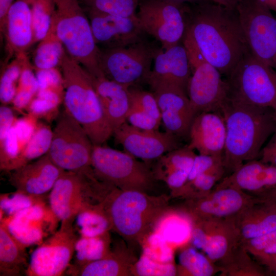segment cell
Returning <instances> with one entry per match:
<instances>
[{"label": "cell", "mask_w": 276, "mask_h": 276, "mask_svg": "<svg viewBox=\"0 0 276 276\" xmlns=\"http://www.w3.org/2000/svg\"><path fill=\"white\" fill-rule=\"evenodd\" d=\"M186 32L205 59L227 78L249 52L236 9L209 0L186 6Z\"/></svg>", "instance_id": "6da1fadb"}, {"label": "cell", "mask_w": 276, "mask_h": 276, "mask_svg": "<svg viewBox=\"0 0 276 276\" xmlns=\"http://www.w3.org/2000/svg\"><path fill=\"white\" fill-rule=\"evenodd\" d=\"M219 112L226 126L223 165L232 173L244 163L260 156L265 143L276 131V113L227 97Z\"/></svg>", "instance_id": "7a4b0ae2"}, {"label": "cell", "mask_w": 276, "mask_h": 276, "mask_svg": "<svg viewBox=\"0 0 276 276\" xmlns=\"http://www.w3.org/2000/svg\"><path fill=\"white\" fill-rule=\"evenodd\" d=\"M60 67L63 77L64 110L84 129L93 145L113 134L86 70L65 50Z\"/></svg>", "instance_id": "3957f363"}, {"label": "cell", "mask_w": 276, "mask_h": 276, "mask_svg": "<svg viewBox=\"0 0 276 276\" xmlns=\"http://www.w3.org/2000/svg\"><path fill=\"white\" fill-rule=\"evenodd\" d=\"M169 198L113 186L100 202L111 229L130 241L144 240L168 210Z\"/></svg>", "instance_id": "277c9868"}, {"label": "cell", "mask_w": 276, "mask_h": 276, "mask_svg": "<svg viewBox=\"0 0 276 276\" xmlns=\"http://www.w3.org/2000/svg\"><path fill=\"white\" fill-rule=\"evenodd\" d=\"M52 19L56 34L66 52L93 77L105 76L99 65L100 49L90 21L79 0H54Z\"/></svg>", "instance_id": "5b68a950"}, {"label": "cell", "mask_w": 276, "mask_h": 276, "mask_svg": "<svg viewBox=\"0 0 276 276\" xmlns=\"http://www.w3.org/2000/svg\"><path fill=\"white\" fill-rule=\"evenodd\" d=\"M225 80L228 99L269 107L276 113V71L258 60L250 51Z\"/></svg>", "instance_id": "8992f818"}, {"label": "cell", "mask_w": 276, "mask_h": 276, "mask_svg": "<svg viewBox=\"0 0 276 276\" xmlns=\"http://www.w3.org/2000/svg\"><path fill=\"white\" fill-rule=\"evenodd\" d=\"M91 167L98 179L121 190L147 193L155 179L153 172L133 156L102 145H93Z\"/></svg>", "instance_id": "52a82bcc"}, {"label": "cell", "mask_w": 276, "mask_h": 276, "mask_svg": "<svg viewBox=\"0 0 276 276\" xmlns=\"http://www.w3.org/2000/svg\"><path fill=\"white\" fill-rule=\"evenodd\" d=\"M182 43L191 70L187 94L196 114L219 111L227 97V84L220 72L208 62L186 32Z\"/></svg>", "instance_id": "ba28073f"}, {"label": "cell", "mask_w": 276, "mask_h": 276, "mask_svg": "<svg viewBox=\"0 0 276 276\" xmlns=\"http://www.w3.org/2000/svg\"><path fill=\"white\" fill-rule=\"evenodd\" d=\"M93 146L83 128L64 109L60 112L47 153L51 160L65 171L94 174Z\"/></svg>", "instance_id": "9c48e42d"}, {"label": "cell", "mask_w": 276, "mask_h": 276, "mask_svg": "<svg viewBox=\"0 0 276 276\" xmlns=\"http://www.w3.org/2000/svg\"><path fill=\"white\" fill-rule=\"evenodd\" d=\"M100 49L99 65L104 76L130 87L147 81L158 48L143 39L126 47Z\"/></svg>", "instance_id": "30bf717a"}, {"label": "cell", "mask_w": 276, "mask_h": 276, "mask_svg": "<svg viewBox=\"0 0 276 276\" xmlns=\"http://www.w3.org/2000/svg\"><path fill=\"white\" fill-rule=\"evenodd\" d=\"M236 10L250 52L276 71V17L257 0H239Z\"/></svg>", "instance_id": "8fae6325"}, {"label": "cell", "mask_w": 276, "mask_h": 276, "mask_svg": "<svg viewBox=\"0 0 276 276\" xmlns=\"http://www.w3.org/2000/svg\"><path fill=\"white\" fill-rule=\"evenodd\" d=\"M186 6L160 0L141 1L136 16L145 33L167 49L182 42L187 30Z\"/></svg>", "instance_id": "7c38bea8"}, {"label": "cell", "mask_w": 276, "mask_h": 276, "mask_svg": "<svg viewBox=\"0 0 276 276\" xmlns=\"http://www.w3.org/2000/svg\"><path fill=\"white\" fill-rule=\"evenodd\" d=\"M97 181L95 174L63 172L49 197V206L61 224L73 225L83 207L87 203H92L90 198H96Z\"/></svg>", "instance_id": "4fadbf2b"}, {"label": "cell", "mask_w": 276, "mask_h": 276, "mask_svg": "<svg viewBox=\"0 0 276 276\" xmlns=\"http://www.w3.org/2000/svg\"><path fill=\"white\" fill-rule=\"evenodd\" d=\"M234 216L192 221L190 241L219 266L230 258L241 243Z\"/></svg>", "instance_id": "5bb4252c"}, {"label": "cell", "mask_w": 276, "mask_h": 276, "mask_svg": "<svg viewBox=\"0 0 276 276\" xmlns=\"http://www.w3.org/2000/svg\"><path fill=\"white\" fill-rule=\"evenodd\" d=\"M78 237L73 225L61 224L32 252L26 274L29 276H60L67 270Z\"/></svg>", "instance_id": "9a60e30c"}, {"label": "cell", "mask_w": 276, "mask_h": 276, "mask_svg": "<svg viewBox=\"0 0 276 276\" xmlns=\"http://www.w3.org/2000/svg\"><path fill=\"white\" fill-rule=\"evenodd\" d=\"M256 197L233 187H216L203 196L185 199L181 208L192 221L235 216Z\"/></svg>", "instance_id": "2e32d148"}, {"label": "cell", "mask_w": 276, "mask_h": 276, "mask_svg": "<svg viewBox=\"0 0 276 276\" xmlns=\"http://www.w3.org/2000/svg\"><path fill=\"white\" fill-rule=\"evenodd\" d=\"M153 63L147 81L152 92L173 89L187 94L191 70L182 42L167 49H157Z\"/></svg>", "instance_id": "e0dca14e"}, {"label": "cell", "mask_w": 276, "mask_h": 276, "mask_svg": "<svg viewBox=\"0 0 276 276\" xmlns=\"http://www.w3.org/2000/svg\"><path fill=\"white\" fill-rule=\"evenodd\" d=\"M84 9L90 21L96 42L101 48L126 47L143 39L145 32L136 14L123 17Z\"/></svg>", "instance_id": "ac0fdd59"}, {"label": "cell", "mask_w": 276, "mask_h": 276, "mask_svg": "<svg viewBox=\"0 0 276 276\" xmlns=\"http://www.w3.org/2000/svg\"><path fill=\"white\" fill-rule=\"evenodd\" d=\"M112 135L125 152L145 160L158 159L179 148L177 137L167 131L141 130L127 122L115 129Z\"/></svg>", "instance_id": "d6986e66"}, {"label": "cell", "mask_w": 276, "mask_h": 276, "mask_svg": "<svg viewBox=\"0 0 276 276\" xmlns=\"http://www.w3.org/2000/svg\"><path fill=\"white\" fill-rule=\"evenodd\" d=\"M56 221L59 220L50 206L42 203L5 217L1 222L4 223L11 234L27 247L42 243L46 235L47 226H55Z\"/></svg>", "instance_id": "ffe728a7"}, {"label": "cell", "mask_w": 276, "mask_h": 276, "mask_svg": "<svg viewBox=\"0 0 276 276\" xmlns=\"http://www.w3.org/2000/svg\"><path fill=\"white\" fill-rule=\"evenodd\" d=\"M189 138L187 146L199 154L223 157L226 126L222 114L209 111L197 114L192 122Z\"/></svg>", "instance_id": "44dd1931"}, {"label": "cell", "mask_w": 276, "mask_h": 276, "mask_svg": "<svg viewBox=\"0 0 276 276\" xmlns=\"http://www.w3.org/2000/svg\"><path fill=\"white\" fill-rule=\"evenodd\" d=\"M64 171L55 165L47 153L10 172L9 181L17 191L41 196L51 191Z\"/></svg>", "instance_id": "7402d4cb"}, {"label": "cell", "mask_w": 276, "mask_h": 276, "mask_svg": "<svg viewBox=\"0 0 276 276\" xmlns=\"http://www.w3.org/2000/svg\"><path fill=\"white\" fill-rule=\"evenodd\" d=\"M215 187H233L257 197L276 189V166L260 159L249 160L223 177Z\"/></svg>", "instance_id": "603a6c76"}, {"label": "cell", "mask_w": 276, "mask_h": 276, "mask_svg": "<svg viewBox=\"0 0 276 276\" xmlns=\"http://www.w3.org/2000/svg\"><path fill=\"white\" fill-rule=\"evenodd\" d=\"M157 100L166 131L178 137H189L190 128L196 114L188 95L177 90L152 92Z\"/></svg>", "instance_id": "cb8c5ba5"}, {"label": "cell", "mask_w": 276, "mask_h": 276, "mask_svg": "<svg viewBox=\"0 0 276 276\" xmlns=\"http://www.w3.org/2000/svg\"><path fill=\"white\" fill-rule=\"evenodd\" d=\"M9 56L26 53L34 43L31 7L28 0H15L7 12L3 32ZM2 38V37H1Z\"/></svg>", "instance_id": "d4e9b609"}, {"label": "cell", "mask_w": 276, "mask_h": 276, "mask_svg": "<svg viewBox=\"0 0 276 276\" xmlns=\"http://www.w3.org/2000/svg\"><path fill=\"white\" fill-rule=\"evenodd\" d=\"M90 77L104 114L113 132L126 122L131 106L129 87L105 76Z\"/></svg>", "instance_id": "484cf974"}, {"label": "cell", "mask_w": 276, "mask_h": 276, "mask_svg": "<svg viewBox=\"0 0 276 276\" xmlns=\"http://www.w3.org/2000/svg\"><path fill=\"white\" fill-rule=\"evenodd\" d=\"M234 217L242 242L276 229V204L256 197Z\"/></svg>", "instance_id": "4316f807"}, {"label": "cell", "mask_w": 276, "mask_h": 276, "mask_svg": "<svg viewBox=\"0 0 276 276\" xmlns=\"http://www.w3.org/2000/svg\"><path fill=\"white\" fill-rule=\"evenodd\" d=\"M135 262L125 252L116 249L99 260L81 265L72 264L67 271L68 274L76 276L131 275Z\"/></svg>", "instance_id": "83f0119b"}, {"label": "cell", "mask_w": 276, "mask_h": 276, "mask_svg": "<svg viewBox=\"0 0 276 276\" xmlns=\"http://www.w3.org/2000/svg\"><path fill=\"white\" fill-rule=\"evenodd\" d=\"M26 246L10 232L6 224H0V275L16 276L26 273Z\"/></svg>", "instance_id": "f1b7e54d"}, {"label": "cell", "mask_w": 276, "mask_h": 276, "mask_svg": "<svg viewBox=\"0 0 276 276\" xmlns=\"http://www.w3.org/2000/svg\"><path fill=\"white\" fill-rule=\"evenodd\" d=\"M155 232L171 245L190 241L192 229L191 218L183 212L168 210L155 224Z\"/></svg>", "instance_id": "f546056e"}, {"label": "cell", "mask_w": 276, "mask_h": 276, "mask_svg": "<svg viewBox=\"0 0 276 276\" xmlns=\"http://www.w3.org/2000/svg\"><path fill=\"white\" fill-rule=\"evenodd\" d=\"M196 156L187 146L179 147L164 154L160 158L153 173L155 178L163 180L172 175L189 176Z\"/></svg>", "instance_id": "4dcf8cb0"}, {"label": "cell", "mask_w": 276, "mask_h": 276, "mask_svg": "<svg viewBox=\"0 0 276 276\" xmlns=\"http://www.w3.org/2000/svg\"><path fill=\"white\" fill-rule=\"evenodd\" d=\"M65 49L52 24L46 36L39 42L33 56L34 70L60 66Z\"/></svg>", "instance_id": "1f68e13d"}, {"label": "cell", "mask_w": 276, "mask_h": 276, "mask_svg": "<svg viewBox=\"0 0 276 276\" xmlns=\"http://www.w3.org/2000/svg\"><path fill=\"white\" fill-rule=\"evenodd\" d=\"M80 236L95 237L107 233L111 225L105 211L99 203H86L76 219Z\"/></svg>", "instance_id": "d6a6232c"}, {"label": "cell", "mask_w": 276, "mask_h": 276, "mask_svg": "<svg viewBox=\"0 0 276 276\" xmlns=\"http://www.w3.org/2000/svg\"><path fill=\"white\" fill-rule=\"evenodd\" d=\"M179 263L177 274L179 275L213 276L219 274L221 270L220 266L192 246L187 247L181 251Z\"/></svg>", "instance_id": "836d02e7"}, {"label": "cell", "mask_w": 276, "mask_h": 276, "mask_svg": "<svg viewBox=\"0 0 276 276\" xmlns=\"http://www.w3.org/2000/svg\"><path fill=\"white\" fill-rule=\"evenodd\" d=\"M241 243L234 250L230 258L222 265L220 276H266L270 273L263 266L255 261Z\"/></svg>", "instance_id": "e575fe53"}, {"label": "cell", "mask_w": 276, "mask_h": 276, "mask_svg": "<svg viewBox=\"0 0 276 276\" xmlns=\"http://www.w3.org/2000/svg\"><path fill=\"white\" fill-rule=\"evenodd\" d=\"M52 137L53 130L50 126L39 122L32 137L14 162L11 171L47 154L50 149Z\"/></svg>", "instance_id": "d590c367"}, {"label": "cell", "mask_w": 276, "mask_h": 276, "mask_svg": "<svg viewBox=\"0 0 276 276\" xmlns=\"http://www.w3.org/2000/svg\"><path fill=\"white\" fill-rule=\"evenodd\" d=\"M64 90L46 89L38 90L26 110L37 119L51 122L58 117Z\"/></svg>", "instance_id": "8d00e7d4"}, {"label": "cell", "mask_w": 276, "mask_h": 276, "mask_svg": "<svg viewBox=\"0 0 276 276\" xmlns=\"http://www.w3.org/2000/svg\"><path fill=\"white\" fill-rule=\"evenodd\" d=\"M108 232L95 237H78L76 245L75 265H81L99 260L110 251Z\"/></svg>", "instance_id": "74e56055"}, {"label": "cell", "mask_w": 276, "mask_h": 276, "mask_svg": "<svg viewBox=\"0 0 276 276\" xmlns=\"http://www.w3.org/2000/svg\"><path fill=\"white\" fill-rule=\"evenodd\" d=\"M38 91V84L35 73L26 53L22 57V65L16 92L12 104L18 112L26 110Z\"/></svg>", "instance_id": "f35d334b"}, {"label": "cell", "mask_w": 276, "mask_h": 276, "mask_svg": "<svg viewBox=\"0 0 276 276\" xmlns=\"http://www.w3.org/2000/svg\"><path fill=\"white\" fill-rule=\"evenodd\" d=\"M225 173L223 164L217 165L185 183L174 196L189 199L206 195L223 178Z\"/></svg>", "instance_id": "ab89813d"}, {"label": "cell", "mask_w": 276, "mask_h": 276, "mask_svg": "<svg viewBox=\"0 0 276 276\" xmlns=\"http://www.w3.org/2000/svg\"><path fill=\"white\" fill-rule=\"evenodd\" d=\"M242 244L257 262L265 267L269 272L276 260V229L243 241Z\"/></svg>", "instance_id": "60d3db41"}, {"label": "cell", "mask_w": 276, "mask_h": 276, "mask_svg": "<svg viewBox=\"0 0 276 276\" xmlns=\"http://www.w3.org/2000/svg\"><path fill=\"white\" fill-rule=\"evenodd\" d=\"M32 14L34 42H39L48 33L56 6L54 0H28Z\"/></svg>", "instance_id": "b9f144b4"}, {"label": "cell", "mask_w": 276, "mask_h": 276, "mask_svg": "<svg viewBox=\"0 0 276 276\" xmlns=\"http://www.w3.org/2000/svg\"><path fill=\"white\" fill-rule=\"evenodd\" d=\"M24 53L15 57L3 70L0 79V101L2 104L12 103L15 95L21 72Z\"/></svg>", "instance_id": "7bdbcfd3"}, {"label": "cell", "mask_w": 276, "mask_h": 276, "mask_svg": "<svg viewBox=\"0 0 276 276\" xmlns=\"http://www.w3.org/2000/svg\"><path fill=\"white\" fill-rule=\"evenodd\" d=\"M84 9L113 15L130 17L136 14L141 0H79Z\"/></svg>", "instance_id": "ee69618b"}, {"label": "cell", "mask_w": 276, "mask_h": 276, "mask_svg": "<svg viewBox=\"0 0 276 276\" xmlns=\"http://www.w3.org/2000/svg\"><path fill=\"white\" fill-rule=\"evenodd\" d=\"M41 196L27 194L18 191L12 194H1V214L9 216L37 204L44 203Z\"/></svg>", "instance_id": "f6af8a7d"}, {"label": "cell", "mask_w": 276, "mask_h": 276, "mask_svg": "<svg viewBox=\"0 0 276 276\" xmlns=\"http://www.w3.org/2000/svg\"><path fill=\"white\" fill-rule=\"evenodd\" d=\"M131 272L132 275L141 276H171L177 273L174 263H162L143 253L133 265Z\"/></svg>", "instance_id": "bcb514c9"}, {"label": "cell", "mask_w": 276, "mask_h": 276, "mask_svg": "<svg viewBox=\"0 0 276 276\" xmlns=\"http://www.w3.org/2000/svg\"><path fill=\"white\" fill-rule=\"evenodd\" d=\"M129 90L131 106L141 109L161 122L160 109L152 92L145 91L133 86L129 87Z\"/></svg>", "instance_id": "7dc6e473"}, {"label": "cell", "mask_w": 276, "mask_h": 276, "mask_svg": "<svg viewBox=\"0 0 276 276\" xmlns=\"http://www.w3.org/2000/svg\"><path fill=\"white\" fill-rule=\"evenodd\" d=\"M19 154V150L13 126L6 135L0 139L1 170L10 172Z\"/></svg>", "instance_id": "c3c4849f"}, {"label": "cell", "mask_w": 276, "mask_h": 276, "mask_svg": "<svg viewBox=\"0 0 276 276\" xmlns=\"http://www.w3.org/2000/svg\"><path fill=\"white\" fill-rule=\"evenodd\" d=\"M38 120L28 113L21 118H17L13 125V128L17 141L19 153L33 135L37 127Z\"/></svg>", "instance_id": "681fc988"}, {"label": "cell", "mask_w": 276, "mask_h": 276, "mask_svg": "<svg viewBox=\"0 0 276 276\" xmlns=\"http://www.w3.org/2000/svg\"><path fill=\"white\" fill-rule=\"evenodd\" d=\"M126 122L130 125L144 130H157L161 123L145 111L133 106H130Z\"/></svg>", "instance_id": "f907efd6"}, {"label": "cell", "mask_w": 276, "mask_h": 276, "mask_svg": "<svg viewBox=\"0 0 276 276\" xmlns=\"http://www.w3.org/2000/svg\"><path fill=\"white\" fill-rule=\"evenodd\" d=\"M35 71L38 90L50 88L64 90L63 75L58 67Z\"/></svg>", "instance_id": "816d5d0a"}, {"label": "cell", "mask_w": 276, "mask_h": 276, "mask_svg": "<svg viewBox=\"0 0 276 276\" xmlns=\"http://www.w3.org/2000/svg\"><path fill=\"white\" fill-rule=\"evenodd\" d=\"M222 164L223 157L196 155L186 183L191 181L198 175L215 166Z\"/></svg>", "instance_id": "f5cc1de1"}, {"label": "cell", "mask_w": 276, "mask_h": 276, "mask_svg": "<svg viewBox=\"0 0 276 276\" xmlns=\"http://www.w3.org/2000/svg\"><path fill=\"white\" fill-rule=\"evenodd\" d=\"M14 110L7 105L2 104L0 107V139L7 135L17 119Z\"/></svg>", "instance_id": "db71d44e"}, {"label": "cell", "mask_w": 276, "mask_h": 276, "mask_svg": "<svg viewBox=\"0 0 276 276\" xmlns=\"http://www.w3.org/2000/svg\"><path fill=\"white\" fill-rule=\"evenodd\" d=\"M260 160L276 166V131L262 148Z\"/></svg>", "instance_id": "11a10c76"}, {"label": "cell", "mask_w": 276, "mask_h": 276, "mask_svg": "<svg viewBox=\"0 0 276 276\" xmlns=\"http://www.w3.org/2000/svg\"><path fill=\"white\" fill-rule=\"evenodd\" d=\"M15 0H0V32L2 35L6 16L8 9Z\"/></svg>", "instance_id": "9f6ffc18"}, {"label": "cell", "mask_w": 276, "mask_h": 276, "mask_svg": "<svg viewBox=\"0 0 276 276\" xmlns=\"http://www.w3.org/2000/svg\"><path fill=\"white\" fill-rule=\"evenodd\" d=\"M227 8L235 9L239 0H209Z\"/></svg>", "instance_id": "6f0895ef"}, {"label": "cell", "mask_w": 276, "mask_h": 276, "mask_svg": "<svg viewBox=\"0 0 276 276\" xmlns=\"http://www.w3.org/2000/svg\"><path fill=\"white\" fill-rule=\"evenodd\" d=\"M257 197L271 201L276 204V189L267 191Z\"/></svg>", "instance_id": "680465c9"}, {"label": "cell", "mask_w": 276, "mask_h": 276, "mask_svg": "<svg viewBox=\"0 0 276 276\" xmlns=\"http://www.w3.org/2000/svg\"><path fill=\"white\" fill-rule=\"evenodd\" d=\"M270 11L276 13V0H257Z\"/></svg>", "instance_id": "91938a15"}, {"label": "cell", "mask_w": 276, "mask_h": 276, "mask_svg": "<svg viewBox=\"0 0 276 276\" xmlns=\"http://www.w3.org/2000/svg\"><path fill=\"white\" fill-rule=\"evenodd\" d=\"M179 5H185L189 4H194L200 2L203 0H160Z\"/></svg>", "instance_id": "94428289"}, {"label": "cell", "mask_w": 276, "mask_h": 276, "mask_svg": "<svg viewBox=\"0 0 276 276\" xmlns=\"http://www.w3.org/2000/svg\"><path fill=\"white\" fill-rule=\"evenodd\" d=\"M270 273L276 275V260L269 270Z\"/></svg>", "instance_id": "6125c7cd"}]
</instances>
